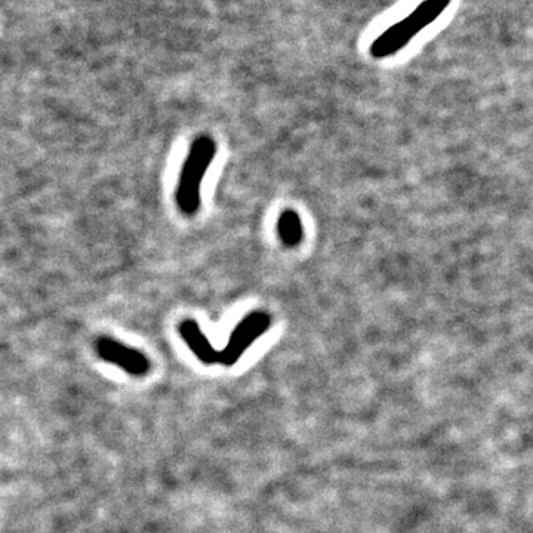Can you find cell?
<instances>
[{
  "label": "cell",
  "mask_w": 533,
  "mask_h": 533,
  "mask_svg": "<svg viewBox=\"0 0 533 533\" xmlns=\"http://www.w3.org/2000/svg\"><path fill=\"white\" fill-rule=\"evenodd\" d=\"M215 156L217 144L208 135L196 138L191 144L175 191V202L184 215L191 217L199 211L202 183Z\"/></svg>",
  "instance_id": "cell-1"
},
{
  "label": "cell",
  "mask_w": 533,
  "mask_h": 533,
  "mask_svg": "<svg viewBox=\"0 0 533 533\" xmlns=\"http://www.w3.org/2000/svg\"><path fill=\"white\" fill-rule=\"evenodd\" d=\"M271 325V317L264 311H254L248 314L239 325L231 332L229 343L223 350H220L218 365L231 366L236 365L242 359L245 351L251 347L258 338L263 337Z\"/></svg>",
  "instance_id": "cell-2"
},
{
  "label": "cell",
  "mask_w": 533,
  "mask_h": 533,
  "mask_svg": "<svg viewBox=\"0 0 533 533\" xmlns=\"http://www.w3.org/2000/svg\"><path fill=\"white\" fill-rule=\"evenodd\" d=\"M95 350L104 362L116 365L132 377H144L149 374L150 366H152L146 354L113 338H100L95 343Z\"/></svg>",
  "instance_id": "cell-3"
},
{
  "label": "cell",
  "mask_w": 533,
  "mask_h": 533,
  "mask_svg": "<svg viewBox=\"0 0 533 533\" xmlns=\"http://www.w3.org/2000/svg\"><path fill=\"white\" fill-rule=\"evenodd\" d=\"M418 33L414 23L409 18H405V20L399 21V23L391 26L390 29L385 30L380 38L372 43L371 55L377 60L390 57V55H394L400 49L405 48Z\"/></svg>",
  "instance_id": "cell-4"
},
{
  "label": "cell",
  "mask_w": 533,
  "mask_h": 533,
  "mask_svg": "<svg viewBox=\"0 0 533 533\" xmlns=\"http://www.w3.org/2000/svg\"><path fill=\"white\" fill-rule=\"evenodd\" d=\"M181 338L187 347L193 351L194 356L205 363V365H218V357H220V350L214 347L206 337L205 332L202 331L199 325L194 320H184L180 328Z\"/></svg>",
  "instance_id": "cell-5"
},
{
  "label": "cell",
  "mask_w": 533,
  "mask_h": 533,
  "mask_svg": "<svg viewBox=\"0 0 533 533\" xmlns=\"http://www.w3.org/2000/svg\"><path fill=\"white\" fill-rule=\"evenodd\" d=\"M277 233H279L283 245L289 246V248L300 245L304 236L303 221H301L300 215L292 209L283 211L279 221H277Z\"/></svg>",
  "instance_id": "cell-6"
},
{
  "label": "cell",
  "mask_w": 533,
  "mask_h": 533,
  "mask_svg": "<svg viewBox=\"0 0 533 533\" xmlns=\"http://www.w3.org/2000/svg\"><path fill=\"white\" fill-rule=\"evenodd\" d=\"M449 3L451 0H425L408 18L417 27L418 32H421L448 8Z\"/></svg>",
  "instance_id": "cell-7"
}]
</instances>
